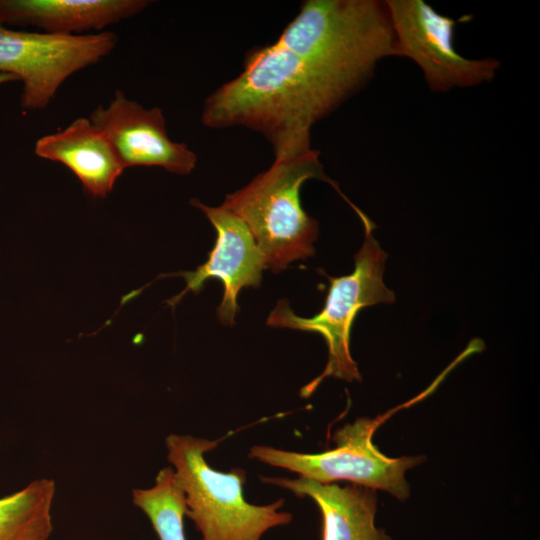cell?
<instances>
[{"label": "cell", "instance_id": "6da1fadb", "mask_svg": "<svg viewBox=\"0 0 540 540\" xmlns=\"http://www.w3.org/2000/svg\"><path fill=\"white\" fill-rule=\"evenodd\" d=\"M352 94L275 42L250 51L242 72L207 97L202 122L260 132L275 158L294 157L312 150L313 125Z\"/></svg>", "mask_w": 540, "mask_h": 540}, {"label": "cell", "instance_id": "7a4b0ae2", "mask_svg": "<svg viewBox=\"0 0 540 540\" xmlns=\"http://www.w3.org/2000/svg\"><path fill=\"white\" fill-rule=\"evenodd\" d=\"M358 90L377 64L396 56L385 1L307 0L276 41Z\"/></svg>", "mask_w": 540, "mask_h": 540}, {"label": "cell", "instance_id": "3957f363", "mask_svg": "<svg viewBox=\"0 0 540 540\" xmlns=\"http://www.w3.org/2000/svg\"><path fill=\"white\" fill-rule=\"evenodd\" d=\"M311 179L329 183L350 203L325 174L319 152L312 149L299 156L275 158L269 169L227 195L221 204L247 225L266 269L280 272L293 261L314 255L319 225L300 200L303 183Z\"/></svg>", "mask_w": 540, "mask_h": 540}, {"label": "cell", "instance_id": "277c9868", "mask_svg": "<svg viewBox=\"0 0 540 540\" xmlns=\"http://www.w3.org/2000/svg\"><path fill=\"white\" fill-rule=\"evenodd\" d=\"M219 441L178 434L165 440L167 459L184 494L185 516L202 540H260L268 530L289 524L293 516L281 511L283 499L266 505L244 499V469L222 472L210 467L204 455Z\"/></svg>", "mask_w": 540, "mask_h": 540}, {"label": "cell", "instance_id": "5b68a950", "mask_svg": "<svg viewBox=\"0 0 540 540\" xmlns=\"http://www.w3.org/2000/svg\"><path fill=\"white\" fill-rule=\"evenodd\" d=\"M364 226L365 238L354 257L351 274L331 277L325 305L310 317L296 315L288 300H279L267 319V325L320 334L328 348L324 371L301 389V396H310L327 377L347 382L361 381L356 362L350 354V333L353 321L364 307L393 303L395 295L383 282L387 254L373 236L375 225L361 211L357 214Z\"/></svg>", "mask_w": 540, "mask_h": 540}, {"label": "cell", "instance_id": "8992f818", "mask_svg": "<svg viewBox=\"0 0 540 540\" xmlns=\"http://www.w3.org/2000/svg\"><path fill=\"white\" fill-rule=\"evenodd\" d=\"M386 417H361L345 424L333 435V449L307 454L253 446L249 457L265 464L298 473L302 478L323 484L349 481L352 484L380 489L399 500L409 497L406 470L420 464L423 456L391 458L379 451L373 443V434Z\"/></svg>", "mask_w": 540, "mask_h": 540}, {"label": "cell", "instance_id": "52a82bcc", "mask_svg": "<svg viewBox=\"0 0 540 540\" xmlns=\"http://www.w3.org/2000/svg\"><path fill=\"white\" fill-rule=\"evenodd\" d=\"M117 39L111 31L64 36L0 25V73L22 82L23 110H41L72 74L106 57Z\"/></svg>", "mask_w": 540, "mask_h": 540}, {"label": "cell", "instance_id": "ba28073f", "mask_svg": "<svg viewBox=\"0 0 540 540\" xmlns=\"http://www.w3.org/2000/svg\"><path fill=\"white\" fill-rule=\"evenodd\" d=\"M396 56L413 60L433 92H448L490 82L500 68L495 58L469 59L454 47L455 26L470 21L438 13L422 0H385Z\"/></svg>", "mask_w": 540, "mask_h": 540}, {"label": "cell", "instance_id": "9c48e42d", "mask_svg": "<svg viewBox=\"0 0 540 540\" xmlns=\"http://www.w3.org/2000/svg\"><path fill=\"white\" fill-rule=\"evenodd\" d=\"M89 119L107 137L125 169L154 166L187 175L196 166L197 155L185 143L168 136L159 107L145 108L117 90L106 106L93 110Z\"/></svg>", "mask_w": 540, "mask_h": 540}, {"label": "cell", "instance_id": "30bf717a", "mask_svg": "<svg viewBox=\"0 0 540 540\" xmlns=\"http://www.w3.org/2000/svg\"><path fill=\"white\" fill-rule=\"evenodd\" d=\"M191 205L200 209L217 231V239L208 259L194 271L177 273L186 281V287L168 300L175 306L188 292L199 293L204 283L218 278L224 286L217 315L224 325L232 326L239 306L237 298L244 287H258L262 280L265 261L252 233L237 215L223 206L211 207L192 199Z\"/></svg>", "mask_w": 540, "mask_h": 540}, {"label": "cell", "instance_id": "8fae6325", "mask_svg": "<svg viewBox=\"0 0 540 540\" xmlns=\"http://www.w3.org/2000/svg\"><path fill=\"white\" fill-rule=\"evenodd\" d=\"M149 0H0V25L53 35H81L128 19Z\"/></svg>", "mask_w": 540, "mask_h": 540}, {"label": "cell", "instance_id": "7c38bea8", "mask_svg": "<svg viewBox=\"0 0 540 540\" xmlns=\"http://www.w3.org/2000/svg\"><path fill=\"white\" fill-rule=\"evenodd\" d=\"M34 152L66 166L93 198H105L125 169L107 137L86 117L39 138Z\"/></svg>", "mask_w": 540, "mask_h": 540}, {"label": "cell", "instance_id": "4fadbf2b", "mask_svg": "<svg viewBox=\"0 0 540 540\" xmlns=\"http://www.w3.org/2000/svg\"><path fill=\"white\" fill-rule=\"evenodd\" d=\"M263 482L290 490L298 497H309L322 516V540H392L375 525L376 490L349 484H323L298 477H261Z\"/></svg>", "mask_w": 540, "mask_h": 540}, {"label": "cell", "instance_id": "5bb4252c", "mask_svg": "<svg viewBox=\"0 0 540 540\" xmlns=\"http://www.w3.org/2000/svg\"><path fill=\"white\" fill-rule=\"evenodd\" d=\"M55 482L42 478L0 498V540H48Z\"/></svg>", "mask_w": 540, "mask_h": 540}, {"label": "cell", "instance_id": "9a60e30c", "mask_svg": "<svg viewBox=\"0 0 540 540\" xmlns=\"http://www.w3.org/2000/svg\"><path fill=\"white\" fill-rule=\"evenodd\" d=\"M132 501L148 517L159 540H186L185 498L172 468L161 469L152 487L133 489Z\"/></svg>", "mask_w": 540, "mask_h": 540}, {"label": "cell", "instance_id": "2e32d148", "mask_svg": "<svg viewBox=\"0 0 540 540\" xmlns=\"http://www.w3.org/2000/svg\"><path fill=\"white\" fill-rule=\"evenodd\" d=\"M12 81H19V80L17 77L13 75L0 73V84L12 82Z\"/></svg>", "mask_w": 540, "mask_h": 540}]
</instances>
